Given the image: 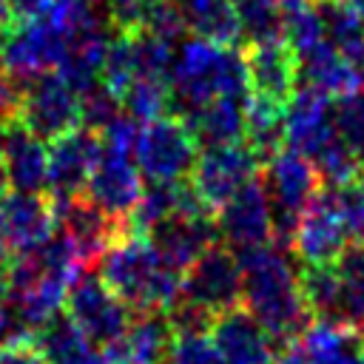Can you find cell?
Listing matches in <instances>:
<instances>
[{
	"instance_id": "1",
	"label": "cell",
	"mask_w": 364,
	"mask_h": 364,
	"mask_svg": "<svg viewBox=\"0 0 364 364\" xmlns=\"http://www.w3.org/2000/svg\"><path fill=\"white\" fill-rule=\"evenodd\" d=\"M242 270L245 310L276 338L296 341L310 324V307L301 290V270L279 245H262L236 253Z\"/></svg>"
},
{
	"instance_id": "2",
	"label": "cell",
	"mask_w": 364,
	"mask_h": 364,
	"mask_svg": "<svg viewBox=\"0 0 364 364\" xmlns=\"http://www.w3.org/2000/svg\"><path fill=\"white\" fill-rule=\"evenodd\" d=\"M102 282L131 307L142 313H171L182 299L185 273L171 267L148 236H122L100 256Z\"/></svg>"
},
{
	"instance_id": "3",
	"label": "cell",
	"mask_w": 364,
	"mask_h": 364,
	"mask_svg": "<svg viewBox=\"0 0 364 364\" xmlns=\"http://www.w3.org/2000/svg\"><path fill=\"white\" fill-rule=\"evenodd\" d=\"M171 94L179 117H191L213 100H247V65L236 46H219L202 37L182 43L171 68Z\"/></svg>"
},
{
	"instance_id": "4",
	"label": "cell",
	"mask_w": 364,
	"mask_h": 364,
	"mask_svg": "<svg viewBox=\"0 0 364 364\" xmlns=\"http://www.w3.org/2000/svg\"><path fill=\"white\" fill-rule=\"evenodd\" d=\"M199 156V139L188 119L179 114H165L159 119L142 122L134 142V162L151 185L182 182Z\"/></svg>"
},
{
	"instance_id": "5",
	"label": "cell",
	"mask_w": 364,
	"mask_h": 364,
	"mask_svg": "<svg viewBox=\"0 0 364 364\" xmlns=\"http://www.w3.org/2000/svg\"><path fill=\"white\" fill-rule=\"evenodd\" d=\"M262 182H264V191H267V199L273 208L276 233L284 245H290V233H293L299 216L318 196L321 176L307 156H301L290 148H279L273 156H267Z\"/></svg>"
},
{
	"instance_id": "6",
	"label": "cell",
	"mask_w": 364,
	"mask_h": 364,
	"mask_svg": "<svg viewBox=\"0 0 364 364\" xmlns=\"http://www.w3.org/2000/svg\"><path fill=\"white\" fill-rule=\"evenodd\" d=\"M68 40L43 17L34 23H11L0 34V68L20 88L51 74L65 60Z\"/></svg>"
},
{
	"instance_id": "7",
	"label": "cell",
	"mask_w": 364,
	"mask_h": 364,
	"mask_svg": "<svg viewBox=\"0 0 364 364\" xmlns=\"http://www.w3.org/2000/svg\"><path fill=\"white\" fill-rule=\"evenodd\" d=\"M14 119L40 139L51 142L82 122V102L80 94L57 71H51L20 88V105Z\"/></svg>"
},
{
	"instance_id": "8",
	"label": "cell",
	"mask_w": 364,
	"mask_h": 364,
	"mask_svg": "<svg viewBox=\"0 0 364 364\" xmlns=\"http://www.w3.org/2000/svg\"><path fill=\"white\" fill-rule=\"evenodd\" d=\"M65 316L97 344L111 347L131 327V307L102 282V276L82 273L65 299Z\"/></svg>"
},
{
	"instance_id": "9",
	"label": "cell",
	"mask_w": 364,
	"mask_h": 364,
	"mask_svg": "<svg viewBox=\"0 0 364 364\" xmlns=\"http://www.w3.org/2000/svg\"><path fill=\"white\" fill-rule=\"evenodd\" d=\"M259 176V156L245 142L199 151L191 171V188L208 208H222L233 193Z\"/></svg>"
},
{
	"instance_id": "10",
	"label": "cell",
	"mask_w": 364,
	"mask_h": 364,
	"mask_svg": "<svg viewBox=\"0 0 364 364\" xmlns=\"http://www.w3.org/2000/svg\"><path fill=\"white\" fill-rule=\"evenodd\" d=\"M290 247L301 262V267L336 264L344 256V250L350 247V239L330 191L318 193L307 205V210L299 216L290 233Z\"/></svg>"
},
{
	"instance_id": "11",
	"label": "cell",
	"mask_w": 364,
	"mask_h": 364,
	"mask_svg": "<svg viewBox=\"0 0 364 364\" xmlns=\"http://www.w3.org/2000/svg\"><path fill=\"white\" fill-rule=\"evenodd\" d=\"M216 230L219 239L233 247L236 253L270 245L276 225H273V208L264 191V182L256 176L247 182L239 193H233L222 208H216Z\"/></svg>"
},
{
	"instance_id": "12",
	"label": "cell",
	"mask_w": 364,
	"mask_h": 364,
	"mask_svg": "<svg viewBox=\"0 0 364 364\" xmlns=\"http://www.w3.org/2000/svg\"><path fill=\"white\" fill-rule=\"evenodd\" d=\"M182 296L208 310L210 316L239 307L242 301V270L236 253L228 247H208L188 270L182 282Z\"/></svg>"
},
{
	"instance_id": "13",
	"label": "cell",
	"mask_w": 364,
	"mask_h": 364,
	"mask_svg": "<svg viewBox=\"0 0 364 364\" xmlns=\"http://www.w3.org/2000/svg\"><path fill=\"white\" fill-rule=\"evenodd\" d=\"M102 142L100 134L88 128H74L48 142V193L54 202L74 199L85 193V185L100 162Z\"/></svg>"
},
{
	"instance_id": "14",
	"label": "cell",
	"mask_w": 364,
	"mask_h": 364,
	"mask_svg": "<svg viewBox=\"0 0 364 364\" xmlns=\"http://www.w3.org/2000/svg\"><path fill=\"white\" fill-rule=\"evenodd\" d=\"M333 139H338L333 122V97L313 85L296 88L284 111V148L313 162Z\"/></svg>"
},
{
	"instance_id": "15",
	"label": "cell",
	"mask_w": 364,
	"mask_h": 364,
	"mask_svg": "<svg viewBox=\"0 0 364 364\" xmlns=\"http://www.w3.org/2000/svg\"><path fill=\"white\" fill-rule=\"evenodd\" d=\"M142 191H145L142 188V173L134 162V154L102 148L100 162H97L88 185H85V196L100 210L119 219V216H128L134 210Z\"/></svg>"
},
{
	"instance_id": "16",
	"label": "cell",
	"mask_w": 364,
	"mask_h": 364,
	"mask_svg": "<svg viewBox=\"0 0 364 364\" xmlns=\"http://www.w3.org/2000/svg\"><path fill=\"white\" fill-rule=\"evenodd\" d=\"M57 210L54 202L40 193H9L0 208V236L9 250L37 253L57 233Z\"/></svg>"
},
{
	"instance_id": "17",
	"label": "cell",
	"mask_w": 364,
	"mask_h": 364,
	"mask_svg": "<svg viewBox=\"0 0 364 364\" xmlns=\"http://www.w3.org/2000/svg\"><path fill=\"white\" fill-rule=\"evenodd\" d=\"M219 355L225 364H273L276 361V338L245 310L230 307L210 318L208 327Z\"/></svg>"
},
{
	"instance_id": "18",
	"label": "cell",
	"mask_w": 364,
	"mask_h": 364,
	"mask_svg": "<svg viewBox=\"0 0 364 364\" xmlns=\"http://www.w3.org/2000/svg\"><path fill=\"white\" fill-rule=\"evenodd\" d=\"M148 239L171 267L185 273L208 247L216 245L219 230H216V219H213L210 210H205V213H173L165 222H159L148 233Z\"/></svg>"
},
{
	"instance_id": "19",
	"label": "cell",
	"mask_w": 364,
	"mask_h": 364,
	"mask_svg": "<svg viewBox=\"0 0 364 364\" xmlns=\"http://www.w3.org/2000/svg\"><path fill=\"white\" fill-rule=\"evenodd\" d=\"M245 65H247V82L253 94L270 97L276 102H290L299 82L301 63L284 37L247 46Z\"/></svg>"
},
{
	"instance_id": "20",
	"label": "cell",
	"mask_w": 364,
	"mask_h": 364,
	"mask_svg": "<svg viewBox=\"0 0 364 364\" xmlns=\"http://www.w3.org/2000/svg\"><path fill=\"white\" fill-rule=\"evenodd\" d=\"M0 173L14 193H40L48 182V145L17 119L9 122Z\"/></svg>"
},
{
	"instance_id": "21",
	"label": "cell",
	"mask_w": 364,
	"mask_h": 364,
	"mask_svg": "<svg viewBox=\"0 0 364 364\" xmlns=\"http://www.w3.org/2000/svg\"><path fill=\"white\" fill-rule=\"evenodd\" d=\"M54 210H57L60 230L80 247V253L88 262L100 259L108 250V245L114 242L117 219L108 216L105 210H100L88 196H74V199L54 202Z\"/></svg>"
},
{
	"instance_id": "22",
	"label": "cell",
	"mask_w": 364,
	"mask_h": 364,
	"mask_svg": "<svg viewBox=\"0 0 364 364\" xmlns=\"http://www.w3.org/2000/svg\"><path fill=\"white\" fill-rule=\"evenodd\" d=\"M171 341V321H165L159 313H145L142 318L131 321L128 333L105 350L111 364H168Z\"/></svg>"
},
{
	"instance_id": "23",
	"label": "cell",
	"mask_w": 364,
	"mask_h": 364,
	"mask_svg": "<svg viewBox=\"0 0 364 364\" xmlns=\"http://www.w3.org/2000/svg\"><path fill=\"white\" fill-rule=\"evenodd\" d=\"M34 344L46 364H111L108 350L91 341L68 316H57L43 330H37Z\"/></svg>"
},
{
	"instance_id": "24",
	"label": "cell",
	"mask_w": 364,
	"mask_h": 364,
	"mask_svg": "<svg viewBox=\"0 0 364 364\" xmlns=\"http://www.w3.org/2000/svg\"><path fill=\"white\" fill-rule=\"evenodd\" d=\"M299 344L310 364H361V338L358 330L347 321L316 318L299 336Z\"/></svg>"
},
{
	"instance_id": "25",
	"label": "cell",
	"mask_w": 364,
	"mask_h": 364,
	"mask_svg": "<svg viewBox=\"0 0 364 364\" xmlns=\"http://www.w3.org/2000/svg\"><path fill=\"white\" fill-rule=\"evenodd\" d=\"M284 111L287 102L253 94L245 100V145L256 156H273L284 142Z\"/></svg>"
},
{
	"instance_id": "26",
	"label": "cell",
	"mask_w": 364,
	"mask_h": 364,
	"mask_svg": "<svg viewBox=\"0 0 364 364\" xmlns=\"http://www.w3.org/2000/svg\"><path fill=\"white\" fill-rule=\"evenodd\" d=\"M191 131L196 134L199 145H230L245 139V100H213L210 105L199 108L188 117Z\"/></svg>"
},
{
	"instance_id": "27",
	"label": "cell",
	"mask_w": 364,
	"mask_h": 364,
	"mask_svg": "<svg viewBox=\"0 0 364 364\" xmlns=\"http://www.w3.org/2000/svg\"><path fill=\"white\" fill-rule=\"evenodd\" d=\"M301 71L307 77V85L324 91L327 97H341V94H350V91H358V80L353 74V65L350 60L330 43H318L310 54H304L301 60Z\"/></svg>"
},
{
	"instance_id": "28",
	"label": "cell",
	"mask_w": 364,
	"mask_h": 364,
	"mask_svg": "<svg viewBox=\"0 0 364 364\" xmlns=\"http://www.w3.org/2000/svg\"><path fill=\"white\" fill-rule=\"evenodd\" d=\"M179 6L196 37L219 46H236L242 40L233 0H182Z\"/></svg>"
},
{
	"instance_id": "29",
	"label": "cell",
	"mask_w": 364,
	"mask_h": 364,
	"mask_svg": "<svg viewBox=\"0 0 364 364\" xmlns=\"http://www.w3.org/2000/svg\"><path fill=\"white\" fill-rule=\"evenodd\" d=\"M301 290L307 307L318 318L344 321V301H341V276L336 264L324 267H301Z\"/></svg>"
},
{
	"instance_id": "30",
	"label": "cell",
	"mask_w": 364,
	"mask_h": 364,
	"mask_svg": "<svg viewBox=\"0 0 364 364\" xmlns=\"http://www.w3.org/2000/svg\"><path fill=\"white\" fill-rule=\"evenodd\" d=\"M182 182L173 185H148L139 196V202L134 205V210L128 213V225L136 236H148L159 222H165L168 216H173L179 210L182 202Z\"/></svg>"
},
{
	"instance_id": "31",
	"label": "cell",
	"mask_w": 364,
	"mask_h": 364,
	"mask_svg": "<svg viewBox=\"0 0 364 364\" xmlns=\"http://www.w3.org/2000/svg\"><path fill=\"white\" fill-rule=\"evenodd\" d=\"M119 102L128 111V117H134V119H142V122L159 119L173 105L171 80H165V77H136L125 88Z\"/></svg>"
},
{
	"instance_id": "32",
	"label": "cell",
	"mask_w": 364,
	"mask_h": 364,
	"mask_svg": "<svg viewBox=\"0 0 364 364\" xmlns=\"http://www.w3.org/2000/svg\"><path fill=\"white\" fill-rule=\"evenodd\" d=\"M233 9L247 46L284 37V20L276 0H233Z\"/></svg>"
},
{
	"instance_id": "33",
	"label": "cell",
	"mask_w": 364,
	"mask_h": 364,
	"mask_svg": "<svg viewBox=\"0 0 364 364\" xmlns=\"http://www.w3.org/2000/svg\"><path fill=\"white\" fill-rule=\"evenodd\" d=\"M341 276V301H344V321L355 330H364V247L350 245L344 256L336 262Z\"/></svg>"
},
{
	"instance_id": "34",
	"label": "cell",
	"mask_w": 364,
	"mask_h": 364,
	"mask_svg": "<svg viewBox=\"0 0 364 364\" xmlns=\"http://www.w3.org/2000/svg\"><path fill=\"white\" fill-rule=\"evenodd\" d=\"M284 20V40L290 43V48L299 54V60L304 54H310L318 43L327 40V31H324V20L316 9V0H310L307 6H299L293 11H284L282 14Z\"/></svg>"
},
{
	"instance_id": "35",
	"label": "cell",
	"mask_w": 364,
	"mask_h": 364,
	"mask_svg": "<svg viewBox=\"0 0 364 364\" xmlns=\"http://www.w3.org/2000/svg\"><path fill=\"white\" fill-rule=\"evenodd\" d=\"M333 122H336L338 139L358 159H364V88L336 97V102H333Z\"/></svg>"
},
{
	"instance_id": "36",
	"label": "cell",
	"mask_w": 364,
	"mask_h": 364,
	"mask_svg": "<svg viewBox=\"0 0 364 364\" xmlns=\"http://www.w3.org/2000/svg\"><path fill=\"white\" fill-rule=\"evenodd\" d=\"M46 20L68 40V46L85 34H91L94 28H100L97 23V14L91 9L88 0H54Z\"/></svg>"
},
{
	"instance_id": "37",
	"label": "cell",
	"mask_w": 364,
	"mask_h": 364,
	"mask_svg": "<svg viewBox=\"0 0 364 364\" xmlns=\"http://www.w3.org/2000/svg\"><path fill=\"white\" fill-rule=\"evenodd\" d=\"M318 176L324 182H330L333 188H341V185H350V182H358L361 179V159L341 142V139H333L316 159H313Z\"/></svg>"
},
{
	"instance_id": "38",
	"label": "cell",
	"mask_w": 364,
	"mask_h": 364,
	"mask_svg": "<svg viewBox=\"0 0 364 364\" xmlns=\"http://www.w3.org/2000/svg\"><path fill=\"white\" fill-rule=\"evenodd\" d=\"M330 193L336 199V208H338V216L344 222L350 245L364 247V176L358 182L333 188Z\"/></svg>"
},
{
	"instance_id": "39",
	"label": "cell",
	"mask_w": 364,
	"mask_h": 364,
	"mask_svg": "<svg viewBox=\"0 0 364 364\" xmlns=\"http://www.w3.org/2000/svg\"><path fill=\"white\" fill-rule=\"evenodd\" d=\"M168 364H225V358L219 355L210 333L196 330V333H173Z\"/></svg>"
},
{
	"instance_id": "40",
	"label": "cell",
	"mask_w": 364,
	"mask_h": 364,
	"mask_svg": "<svg viewBox=\"0 0 364 364\" xmlns=\"http://www.w3.org/2000/svg\"><path fill=\"white\" fill-rule=\"evenodd\" d=\"M80 102H82V122L94 134H102L122 114V102L105 85L88 88L85 94H80Z\"/></svg>"
},
{
	"instance_id": "41",
	"label": "cell",
	"mask_w": 364,
	"mask_h": 364,
	"mask_svg": "<svg viewBox=\"0 0 364 364\" xmlns=\"http://www.w3.org/2000/svg\"><path fill=\"white\" fill-rule=\"evenodd\" d=\"M185 28H188V20L182 14V6L173 0H154L148 9L145 26H142L145 34H154L165 43H173L176 37H182Z\"/></svg>"
},
{
	"instance_id": "42",
	"label": "cell",
	"mask_w": 364,
	"mask_h": 364,
	"mask_svg": "<svg viewBox=\"0 0 364 364\" xmlns=\"http://www.w3.org/2000/svg\"><path fill=\"white\" fill-rule=\"evenodd\" d=\"M151 3L154 0H108V14H111L114 28L125 34L142 31Z\"/></svg>"
},
{
	"instance_id": "43",
	"label": "cell",
	"mask_w": 364,
	"mask_h": 364,
	"mask_svg": "<svg viewBox=\"0 0 364 364\" xmlns=\"http://www.w3.org/2000/svg\"><path fill=\"white\" fill-rule=\"evenodd\" d=\"M0 364H46V358L37 350V344L17 341V344H9L0 350Z\"/></svg>"
},
{
	"instance_id": "44",
	"label": "cell",
	"mask_w": 364,
	"mask_h": 364,
	"mask_svg": "<svg viewBox=\"0 0 364 364\" xmlns=\"http://www.w3.org/2000/svg\"><path fill=\"white\" fill-rule=\"evenodd\" d=\"M51 3L54 0H9V9H11L14 23H34L48 14Z\"/></svg>"
},
{
	"instance_id": "45",
	"label": "cell",
	"mask_w": 364,
	"mask_h": 364,
	"mask_svg": "<svg viewBox=\"0 0 364 364\" xmlns=\"http://www.w3.org/2000/svg\"><path fill=\"white\" fill-rule=\"evenodd\" d=\"M273 364H310V358L304 355V350H301V344L296 338V341H287L284 350L276 353V361Z\"/></svg>"
},
{
	"instance_id": "46",
	"label": "cell",
	"mask_w": 364,
	"mask_h": 364,
	"mask_svg": "<svg viewBox=\"0 0 364 364\" xmlns=\"http://www.w3.org/2000/svg\"><path fill=\"white\" fill-rule=\"evenodd\" d=\"M14 23V17H11V9H9V0H0V34L9 28Z\"/></svg>"
},
{
	"instance_id": "47",
	"label": "cell",
	"mask_w": 364,
	"mask_h": 364,
	"mask_svg": "<svg viewBox=\"0 0 364 364\" xmlns=\"http://www.w3.org/2000/svg\"><path fill=\"white\" fill-rule=\"evenodd\" d=\"M276 3H279L282 14H284V11H293V9H299V6H307L310 0H276Z\"/></svg>"
},
{
	"instance_id": "48",
	"label": "cell",
	"mask_w": 364,
	"mask_h": 364,
	"mask_svg": "<svg viewBox=\"0 0 364 364\" xmlns=\"http://www.w3.org/2000/svg\"><path fill=\"white\" fill-rule=\"evenodd\" d=\"M338 3H344L347 9H353V11H355V14L364 20V0H338Z\"/></svg>"
},
{
	"instance_id": "49",
	"label": "cell",
	"mask_w": 364,
	"mask_h": 364,
	"mask_svg": "<svg viewBox=\"0 0 364 364\" xmlns=\"http://www.w3.org/2000/svg\"><path fill=\"white\" fill-rule=\"evenodd\" d=\"M6 131H9V122L0 119V159H3V148H6Z\"/></svg>"
},
{
	"instance_id": "50",
	"label": "cell",
	"mask_w": 364,
	"mask_h": 364,
	"mask_svg": "<svg viewBox=\"0 0 364 364\" xmlns=\"http://www.w3.org/2000/svg\"><path fill=\"white\" fill-rule=\"evenodd\" d=\"M9 262V245L3 242V236H0V267Z\"/></svg>"
},
{
	"instance_id": "51",
	"label": "cell",
	"mask_w": 364,
	"mask_h": 364,
	"mask_svg": "<svg viewBox=\"0 0 364 364\" xmlns=\"http://www.w3.org/2000/svg\"><path fill=\"white\" fill-rule=\"evenodd\" d=\"M6 196H9V185H6V179H3V173H0V208H3Z\"/></svg>"
},
{
	"instance_id": "52",
	"label": "cell",
	"mask_w": 364,
	"mask_h": 364,
	"mask_svg": "<svg viewBox=\"0 0 364 364\" xmlns=\"http://www.w3.org/2000/svg\"><path fill=\"white\" fill-rule=\"evenodd\" d=\"M361 364H364V344H361Z\"/></svg>"
}]
</instances>
